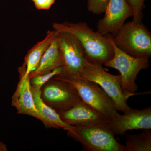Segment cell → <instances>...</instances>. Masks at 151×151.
I'll return each mask as SVG.
<instances>
[{
    "label": "cell",
    "instance_id": "cell-1",
    "mask_svg": "<svg viewBox=\"0 0 151 151\" xmlns=\"http://www.w3.org/2000/svg\"><path fill=\"white\" fill-rule=\"evenodd\" d=\"M52 27L57 32L69 33L74 36L83 47L86 60L91 63L103 66L113 58L114 49L109 34L100 35L85 22H55Z\"/></svg>",
    "mask_w": 151,
    "mask_h": 151
},
{
    "label": "cell",
    "instance_id": "cell-2",
    "mask_svg": "<svg viewBox=\"0 0 151 151\" xmlns=\"http://www.w3.org/2000/svg\"><path fill=\"white\" fill-rule=\"evenodd\" d=\"M55 77L71 84L81 100L102 114L108 122L119 114L113 100L96 83L81 78L78 75L60 73Z\"/></svg>",
    "mask_w": 151,
    "mask_h": 151
},
{
    "label": "cell",
    "instance_id": "cell-3",
    "mask_svg": "<svg viewBox=\"0 0 151 151\" xmlns=\"http://www.w3.org/2000/svg\"><path fill=\"white\" fill-rule=\"evenodd\" d=\"M108 34L114 54L113 58L104 65L107 67L115 68L120 72L122 93L127 101L129 97L136 94L138 89L136 78L141 70L147 69L150 66L149 58L135 57L125 53L115 45L112 35Z\"/></svg>",
    "mask_w": 151,
    "mask_h": 151
},
{
    "label": "cell",
    "instance_id": "cell-4",
    "mask_svg": "<svg viewBox=\"0 0 151 151\" xmlns=\"http://www.w3.org/2000/svg\"><path fill=\"white\" fill-rule=\"evenodd\" d=\"M112 37L115 45L131 56L148 58L151 56V34L142 22L132 20L124 24Z\"/></svg>",
    "mask_w": 151,
    "mask_h": 151
},
{
    "label": "cell",
    "instance_id": "cell-5",
    "mask_svg": "<svg viewBox=\"0 0 151 151\" xmlns=\"http://www.w3.org/2000/svg\"><path fill=\"white\" fill-rule=\"evenodd\" d=\"M73 127V133L68 135L81 143L85 151H125V146L116 140L106 123Z\"/></svg>",
    "mask_w": 151,
    "mask_h": 151
},
{
    "label": "cell",
    "instance_id": "cell-6",
    "mask_svg": "<svg viewBox=\"0 0 151 151\" xmlns=\"http://www.w3.org/2000/svg\"><path fill=\"white\" fill-rule=\"evenodd\" d=\"M79 76L100 86L113 100L118 111L124 113L131 108L122 93L120 75L110 74L105 71L103 66L95 65L87 60Z\"/></svg>",
    "mask_w": 151,
    "mask_h": 151
},
{
    "label": "cell",
    "instance_id": "cell-7",
    "mask_svg": "<svg viewBox=\"0 0 151 151\" xmlns=\"http://www.w3.org/2000/svg\"><path fill=\"white\" fill-rule=\"evenodd\" d=\"M40 97L58 113L69 110L81 100L73 86L55 76L41 87Z\"/></svg>",
    "mask_w": 151,
    "mask_h": 151
},
{
    "label": "cell",
    "instance_id": "cell-8",
    "mask_svg": "<svg viewBox=\"0 0 151 151\" xmlns=\"http://www.w3.org/2000/svg\"><path fill=\"white\" fill-rule=\"evenodd\" d=\"M58 34L59 49L63 61V70L61 73L79 75L87 60L83 47L77 39L71 34L60 32Z\"/></svg>",
    "mask_w": 151,
    "mask_h": 151
},
{
    "label": "cell",
    "instance_id": "cell-9",
    "mask_svg": "<svg viewBox=\"0 0 151 151\" xmlns=\"http://www.w3.org/2000/svg\"><path fill=\"white\" fill-rule=\"evenodd\" d=\"M124 113L106 123L115 136L126 135L125 133L130 130L151 129V106L141 110L130 108Z\"/></svg>",
    "mask_w": 151,
    "mask_h": 151
},
{
    "label": "cell",
    "instance_id": "cell-10",
    "mask_svg": "<svg viewBox=\"0 0 151 151\" xmlns=\"http://www.w3.org/2000/svg\"><path fill=\"white\" fill-rule=\"evenodd\" d=\"M103 19L98 21L97 32L100 35L111 34L114 37L128 18L132 17V9L127 0H109Z\"/></svg>",
    "mask_w": 151,
    "mask_h": 151
},
{
    "label": "cell",
    "instance_id": "cell-11",
    "mask_svg": "<svg viewBox=\"0 0 151 151\" xmlns=\"http://www.w3.org/2000/svg\"><path fill=\"white\" fill-rule=\"evenodd\" d=\"M11 104L16 109L18 114L32 116L42 122L47 128H52L36 106L29 77L23 81H19L12 97Z\"/></svg>",
    "mask_w": 151,
    "mask_h": 151
},
{
    "label": "cell",
    "instance_id": "cell-12",
    "mask_svg": "<svg viewBox=\"0 0 151 151\" xmlns=\"http://www.w3.org/2000/svg\"><path fill=\"white\" fill-rule=\"evenodd\" d=\"M58 114L63 122L73 127H85L108 122L102 114L81 100L69 110Z\"/></svg>",
    "mask_w": 151,
    "mask_h": 151
},
{
    "label": "cell",
    "instance_id": "cell-13",
    "mask_svg": "<svg viewBox=\"0 0 151 151\" xmlns=\"http://www.w3.org/2000/svg\"><path fill=\"white\" fill-rule=\"evenodd\" d=\"M56 34L57 32L55 31H49L43 40L37 42L28 51L25 57L23 64L19 68V81H24L28 78L30 73L37 68L42 57Z\"/></svg>",
    "mask_w": 151,
    "mask_h": 151
},
{
    "label": "cell",
    "instance_id": "cell-14",
    "mask_svg": "<svg viewBox=\"0 0 151 151\" xmlns=\"http://www.w3.org/2000/svg\"><path fill=\"white\" fill-rule=\"evenodd\" d=\"M59 37L58 32L41 58L35 70L30 73L29 79L48 73L57 68L62 66L63 61L59 49Z\"/></svg>",
    "mask_w": 151,
    "mask_h": 151
},
{
    "label": "cell",
    "instance_id": "cell-15",
    "mask_svg": "<svg viewBox=\"0 0 151 151\" xmlns=\"http://www.w3.org/2000/svg\"><path fill=\"white\" fill-rule=\"evenodd\" d=\"M31 90L37 108L44 118L51 124L52 127L62 128L66 130L68 133H73L74 127L63 122L56 111L44 103L40 97V90H35L32 88Z\"/></svg>",
    "mask_w": 151,
    "mask_h": 151
},
{
    "label": "cell",
    "instance_id": "cell-16",
    "mask_svg": "<svg viewBox=\"0 0 151 151\" xmlns=\"http://www.w3.org/2000/svg\"><path fill=\"white\" fill-rule=\"evenodd\" d=\"M125 151H151V132L143 129L138 135H127Z\"/></svg>",
    "mask_w": 151,
    "mask_h": 151
},
{
    "label": "cell",
    "instance_id": "cell-17",
    "mask_svg": "<svg viewBox=\"0 0 151 151\" xmlns=\"http://www.w3.org/2000/svg\"><path fill=\"white\" fill-rule=\"evenodd\" d=\"M63 67L60 66L55 68L48 73L43 75L37 76L30 79V84L32 89L35 90H40L44 84L53 78L55 76L60 74L62 72Z\"/></svg>",
    "mask_w": 151,
    "mask_h": 151
},
{
    "label": "cell",
    "instance_id": "cell-18",
    "mask_svg": "<svg viewBox=\"0 0 151 151\" xmlns=\"http://www.w3.org/2000/svg\"><path fill=\"white\" fill-rule=\"evenodd\" d=\"M132 11L133 21L136 23H142L143 17L145 0H127Z\"/></svg>",
    "mask_w": 151,
    "mask_h": 151
},
{
    "label": "cell",
    "instance_id": "cell-19",
    "mask_svg": "<svg viewBox=\"0 0 151 151\" xmlns=\"http://www.w3.org/2000/svg\"><path fill=\"white\" fill-rule=\"evenodd\" d=\"M87 9L90 12L100 15L105 12L109 0H87Z\"/></svg>",
    "mask_w": 151,
    "mask_h": 151
},
{
    "label": "cell",
    "instance_id": "cell-20",
    "mask_svg": "<svg viewBox=\"0 0 151 151\" xmlns=\"http://www.w3.org/2000/svg\"><path fill=\"white\" fill-rule=\"evenodd\" d=\"M39 10H48L55 2V0H32Z\"/></svg>",
    "mask_w": 151,
    "mask_h": 151
},
{
    "label": "cell",
    "instance_id": "cell-21",
    "mask_svg": "<svg viewBox=\"0 0 151 151\" xmlns=\"http://www.w3.org/2000/svg\"><path fill=\"white\" fill-rule=\"evenodd\" d=\"M8 148L6 144L0 141V151H7Z\"/></svg>",
    "mask_w": 151,
    "mask_h": 151
}]
</instances>
